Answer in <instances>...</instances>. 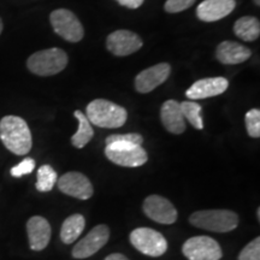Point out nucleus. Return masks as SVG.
<instances>
[{"mask_svg": "<svg viewBox=\"0 0 260 260\" xmlns=\"http://www.w3.org/2000/svg\"><path fill=\"white\" fill-rule=\"evenodd\" d=\"M0 140L11 153L24 155L30 152L32 139L27 122L18 116H5L0 119Z\"/></svg>", "mask_w": 260, "mask_h": 260, "instance_id": "nucleus-1", "label": "nucleus"}, {"mask_svg": "<svg viewBox=\"0 0 260 260\" xmlns=\"http://www.w3.org/2000/svg\"><path fill=\"white\" fill-rule=\"evenodd\" d=\"M86 116L92 124L99 128H121L128 119V112L124 107L105 99H95L88 104Z\"/></svg>", "mask_w": 260, "mask_h": 260, "instance_id": "nucleus-2", "label": "nucleus"}, {"mask_svg": "<svg viewBox=\"0 0 260 260\" xmlns=\"http://www.w3.org/2000/svg\"><path fill=\"white\" fill-rule=\"evenodd\" d=\"M68 61L69 58L67 52L61 48L52 47L32 53L27 60V68L37 76H53L67 68Z\"/></svg>", "mask_w": 260, "mask_h": 260, "instance_id": "nucleus-3", "label": "nucleus"}, {"mask_svg": "<svg viewBox=\"0 0 260 260\" xmlns=\"http://www.w3.org/2000/svg\"><path fill=\"white\" fill-rule=\"evenodd\" d=\"M191 225L213 233H229L239 225V216L229 210L197 211L189 217Z\"/></svg>", "mask_w": 260, "mask_h": 260, "instance_id": "nucleus-4", "label": "nucleus"}, {"mask_svg": "<svg viewBox=\"0 0 260 260\" xmlns=\"http://www.w3.org/2000/svg\"><path fill=\"white\" fill-rule=\"evenodd\" d=\"M105 155L113 164L124 168H139L148 160L147 152L142 146L126 144V142H115L107 145Z\"/></svg>", "mask_w": 260, "mask_h": 260, "instance_id": "nucleus-5", "label": "nucleus"}, {"mask_svg": "<svg viewBox=\"0 0 260 260\" xmlns=\"http://www.w3.org/2000/svg\"><path fill=\"white\" fill-rule=\"evenodd\" d=\"M129 239L130 243L145 255L157 258L168 251V242L165 237L157 230L149 228H138L133 230Z\"/></svg>", "mask_w": 260, "mask_h": 260, "instance_id": "nucleus-6", "label": "nucleus"}, {"mask_svg": "<svg viewBox=\"0 0 260 260\" xmlns=\"http://www.w3.org/2000/svg\"><path fill=\"white\" fill-rule=\"evenodd\" d=\"M50 22L56 34L69 42H79L84 30L77 16L67 9H57L50 15Z\"/></svg>", "mask_w": 260, "mask_h": 260, "instance_id": "nucleus-7", "label": "nucleus"}, {"mask_svg": "<svg viewBox=\"0 0 260 260\" xmlns=\"http://www.w3.org/2000/svg\"><path fill=\"white\" fill-rule=\"evenodd\" d=\"M182 253L188 260H220L223 251L219 243L209 236H194L182 246Z\"/></svg>", "mask_w": 260, "mask_h": 260, "instance_id": "nucleus-8", "label": "nucleus"}, {"mask_svg": "<svg viewBox=\"0 0 260 260\" xmlns=\"http://www.w3.org/2000/svg\"><path fill=\"white\" fill-rule=\"evenodd\" d=\"M110 239V229L105 224H100L93 228L81 241L73 248V256L75 259H86L95 254L98 251L106 245Z\"/></svg>", "mask_w": 260, "mask_h": 260, "instance_id": "nucleus-9", "label": "nucleus"}, {"mask_svg": "<svg viewBox=\"0 0 260 260\" xmlns=\"http://www.w3.org/2000/svg\"><path fill=\"white\" fill-rule=\"evenodd\" d=\"M142 45L144 42L136 32L125 30V29L111 32L106 40L107 50L117 57L130 56L138 52Z\"/></svg>", "mask_w": 260, "mask_h": 260, "instance_id": "nucleus-10", "label": "nucleus"}, {"mask_svg": "<svg viewBox=\"0 0 260 260\" xmlns=\"http://www.w3.org/2000/svg\"><path fill=\"white\" fill-rule=\"evenodd\" d=\"M142 209L149 219L160 224H174L177 220V210L170 201L160 195L153 194L146 198Z\"/></svg>", "mask_w": 260, "mask_h": 260, "instance_id": "nucleus-11", "label": "nucleus"}, {"mask_svg": "<svg viewBox=\"0 0 260 260\" xmlns=\"http://www.w3.org/2000/svg\"><path fill=\"white\" fill-rule=\"evenodd\" d=\"M58 188L61 193L76 198L80 200H87L92 198L93 186L88 177L76 171L67 172L57 181Z\"/></svg>", "mask_w": 260, "mask_h": 260, "instance_id": "nucleus-12", "label": "nucleus"}, {"mask_svg": "<svg viewBox=\"0 0 260 260\" xmlns=\"http://www.w3.org/2000/svg\"><path fill=\"white\" fill-rule=\"evenodd\" d=\"M171 67L168 63H159L145 69L135 77V89L141 94L152 92L169 79Z\"/></svg>", "mask_w": 260, "mask_h": 260, "instance_id": "nucleus-13", "label": "nucleus"}, {"mask_svg": "<svg viewBox=\"0 0 260 260\" xmlns=\"http://www.w3.org/2000/svg\"><path fill=\"white\" fill-rule=\"evenodd\" d=\"M229 87V81L225 77H209L197 81L188 88L186 95L188 99L200 100L220 95Z\"/></svg>", "mask_w": 260, "mask_h": 260, "instance_id": "nucleus-14", "label": "nucleus"}, {"mask_svg": "<svg viewBox=\"0 0 260 260\" xmlns=\"http://www.w3.org/2000/svg\"><path fill=\"white\" fill-rule=\"evenodd\" d=\"M27 234L31 251H42L48 246L51 240L52 230L50 223L44 217H31L27 222Z\"/></svg>", "mask_w": 260, "mask_h": 260, "instance_id": "nucleus-15", "label": "nucleus"}, {"mask_svg": "<svg viewBox=\"0 0 260 260\" xmlns=\"http://www.w3.org/2000/svg\"><path fill=\"white\" fill-rule=\"evenodd\" d=\"M235 0H204L197 9V16L203 22H216L234 11Z\"/></svg>", "mask_w": 260, "mask_h": 260, "instance_id": "nucleus-16", "label": "nucleus"}, {"mask_svg": "<svg viewBox=\"0 0 260 260\" xmlns=\"http://www.w3.org/2000/svg\"><path fill=\"white\" fill-rule=\"evenodd\" d=\"M160 119L164 128L171 134L180 135L186 130V119L182 113L180 103L176 100H168L162 104Z\"/></svg>", "mask_w": 260, "mask_h": 260, "instance_id": "nucleus-17", "label": "nucleus"}, {"mask_svg": "<svg viewBox=\"0 0 260 260\" xmlns=\"http://www.w3.org/2000/svg\"><path fill=\"white\" fill-rule=\"evenodd\" d=\"M252 51L235 41H223L217 46L216 58L222 64L236 65L248 60Z\"/></svg>", "mask_w": 260, "mask_h": 260, "instance_id": "nucleus-18", "label": "nucleus"}, {"mask_svg": "<svg viewBox=\"0 0 260 260\" xmlns=\"http://www.w3.org/2000/svg\"><path fill=\"white\" fill-rule=\"evenodd\" d=\"M84 225H86V220L84 217L80 213L71 214L63 222L60 229V240L65 245H70L79 239L81 234H82Z\"/></svg>", "mask_w": 260, "mask_h": 260, "instance_id": "nucleus-19", "label": "nucleus"}, {"mask_svg": "<svg viewBox=\"0 0 260 260\" xmlns=\"http://www.w3.org/2000/svg\"><path fill=\"white\" fill-rule=\"evenodd\" d=\"M234 32L243 41H255L260 35V22L253 16L239 18L234 24Z\"/></svg>", "mask_w": 260, "mask_h": 260, "instance_id": "nucleus-20", "label": "nucleus"}, {"mask_svg": "<svg viewBox=\"0 0 260 260\" xmlns=\"http://www.w3.org/2000/svg\"><path fill=\"white\" fill-rule=\"evenodd\" d=\"M75 117L79 121V129L71 138V144L76 148H83L94 136V130L92 128V123L88 121L87 116L80 110L75 111Z\"/></svg>", "mask_w": 260, "mask_h": 260, "instance_id": "nucleus-21", "label": "nucleus"}, {"mask_svg": "<svg viewBox=\"0 0 260 260\" xmlns=\"http://www.w3.org/2000/svg\"><path fill=\"white\" fill-rule=\"evenodd\" d=\"M58 176L57 172L53 170V168L50 165H42L38 170V178H37V189L41 193L51 191L53 187L57 184Z\"/></svg>", "mask_w": 260, "mask_h": 260, "instance_id": "nucleus-22", "label": "nucleus"}, {"mask_svg": "<svg viewBox=\"0 0 260 260\" xmlns=\"http://www.w3.org/2000/svg\"><path fill=\"white\" fill-rule=\"evenodd\" d=\"M184 119H187L195 129H204V121L201 117V106L194 102H183L180 104Z\"/></svg>", "mask_w": 260, "mask_h": 260, "instance_id": "nucleus-23", "label": "nucleus"}, {"mask_svg": "<svg viewBox=\"0 0 260 260\" xmlns=\"http://www.w3.org/2000/svg\"><path fill=\"white\" fill-rule=\"evenodd\" d=\"M247 133L251 138H260V111L259 109H252L245 116Z\"/></svg>", "mask_w": 260, "mask_h": 260, "instance_id": "nucleus-24", "label": "nucleus"}, {"mask_svg": "<svg viewBox=\"0 0 260 260\" xmlns=\"http://www.w3.org/2000/svg\"><path fill=\"white\" fill-rule=\"evenodd\" d=\"M115 142H126V144L141 146L142 144H144V138H142L140 134H136V133H128V134L110 135V136H107L105 140L106 146L115 144Z\"/></svg>", "mask_w": 260, "mask_h": 260, "instance_id": "nucleus-25", "label": "nucleus"}, {"mask_svg": "<svg viewBox=\"0 0 260 260\" xmlns=\"http://www.w3.org/2000/svg\"><path fill=\"white\" fill-rule=\"evenodd\" d=\"M239 260H260V239L255 237L240 252Z\"/></svg>", "mask_w": 260, "mask_h": 260, "instance_id": "nucleus-26", "label": "nucleus"}, {"mask_svg": "<svg viewBox=\"0 0 260 260\" xmlns=\"http://www.w3.org/2000/svg\"><path fill=\"white\" fill-rule=\"evenodd\" d=\"M35 169V160L32 158H25L19 162L18 165H16L11 169V176L19 178L24 175H29L34 171Z\"/></svg>", "mask_w": 260, "mask_h": 260, "instance_id": "nucleus-27", "label": "nucleus"}, {"mask_svg": "<svg viewBox=\"0 0 260 260\" xmlns=\"http://www.w3.org/2000/svg\"><path fill=\"white\" fill-rule=\"evenodd\" d=\"M197 0H167L164 10L169 14H178L194 5Z\"/></svg>", "mask_w": 260, "mask_h": 260, "instance_id": "nucleus-28", "label": "nucleus"}, {"mask_svg": "<svg viewBox=\"0 0 260 260\" xmlns=\"http://www.w3.org/2000/svg\"><path fill=\"white\" fill-rule=\"evenodd\" d=\"M116 2L118 3L119 5L124 6V8L135 10V9H139L140 6L144 4L145 0H116Z\"/></svg>", "mask_w": 260, "mask_h": 260, "instance_id": "nucleus-29", "label": "nucleus"}, {"mask_svg": "<svg viewBox=\"0 0 260 260\" xmlns=\"http://www.w3.org/2000/svg\"><path fill=\"white\" fill-rule=\"evenodd\" d=\"M105 260H129L124 254H121V253H112V254L107 255Z\"/></svg>", "mask_w": 260, "mask_h": 260, "instance_id": "nucleus-30", "label": "nucleus"}, {"mask_svg": "<svg viewBox=\"0 0 260 260\" xmlns=\"http://www.w3.org/2000/svg\"><path fill=\"white\" fill-rule=\"evenodd\" d=\"M3 28H4V24H3V21H2V18H0V34H2V31H3Z\"/></svg>", "mask_w": 260, "mask_h": 260, "instance_id": "nucleus-31", "label": "nucleus"}, {"mask_svg": "<svg viewBox=\"0 0 260 260\" xmlns=\"http://www.w3.org/2000/svg\"><path fill=\"white\" fill-rule=\"evenodd\" d=\"M254 3H255V5H256V6H259V5H260V0H254Z\"/></svg>", "mask_w": 260, "mask_h": 260, "instance_id": "nucleus-32", "label": "nucleus"}, {"mask_svg": "<svg viewBox=\"0 0 260 260\" xmlns=\"http://www.w3.org/2000/svg\"><path fill=\"white\" fill-rule=\"evenodd\" d=\"M256 216H258V219H260V209H258V212H256Z\"/></svg>", "mask_w": 260, "mask_h": 260, "instance_id": "nucleus-33", "label": "nucleus"}]
</instances>
